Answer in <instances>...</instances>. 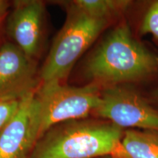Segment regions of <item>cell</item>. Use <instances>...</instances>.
Segmentation results:
<instances>
[{"instance_id":"1","label":"cell","mask_w":158,"mask_h":158,"mask_svg":"<svg viewBox=\"0 0 158 158\" xmlns=\"http://www.w3.org/2000/svg\"><path fill=\"white\" fill-rule=\"evenodd\" d=\"M157 71L158 56L133 38L126 23L106 35L84 67L91 84L106 88L141 81Z\"/></svg>"},{"instance_id":"2","label":"cell","mask_w":158,"mask_h":158,"mask_svg":"<svg viewBox=\"0 0 158 158\" xmlns=\"http://www.w3.org/2000/svg\"><path fill=\"white\" fill-rule=\"evenodd\" d=\"M124 130L106 120L80 118L56 124L35 143L29 158L113 157Z\"/></svg>"},{"instance_id":"3","label":"cell","mask_w":158,"mask_h":158,"mask_svg":"<svg viewBox=\"0 0 158 158\" xmlns=\"http://www.w3.org/2000/svg\"><path fill=\"white\" fill-rule=\"evenodd\" d=\"M101 91L94 84L72 86L64 83L40 84L31 97V127L37 141L56 124L87 118L100 100Z\"/></svg>"},{"instance_id":"4","label":"cell","mask_w":158,"mask_h":158,"mask_svg":"<svg viewBox=\"0 0 158 158\" xmlns=\"http://www.w3.org/2000/svg\"><path fill=\"white\" fill-rule=\"evenodd\" d=\"M64 24L55 37L40 70V84L64 83L74 64L87 50L110 20L100 19L68 3Z\"/></svg>"},{"instance_id":"5","label":"cell","mask_w":158,"mask_h":158,"mask_svg":"<svg viewBox=\"0 0 158 158\" xmlns=\"http://www.w3.org/2000/svg\"><path fill=\"white\" fill-rule=\"evenodd\" d=\"M93 114L117 127L158 131V110L135 91L120 86L106 88Z\"/></svg>"},{"instance_id":"6","label":"cell","mask_w":158,"mask_h":158,"mask_svg":"<svg viewBox=\"0 0 158 158\" xmlns=\"http://www.w3.org/2000/svg\"><path fill=\"white\" fill-rule=\"evenodd\" d=\"M35 60L13 43L0 47V100H21L40 84Z\"/></svg>"},{"instance_id":"7","label":"cell","mask_w":158,"mask_h":158,"mask_svg":"<svg viewBox=\"0 0 158 158\" xmlns=\"http://www.w3.org/2000/svg\"><path fill=\"white\" fill-rule=\"evenodd\" d=\"M45 11L41 1H15L7 18V30L13 43L33 60L42 48Z\"/></svg>"},{"instance_id":"8","label":"cell","mask_w":158,"mask_h":158,"mask_svg":"<svg viewBox=\"0 0 158 158\" xmlns=\"http://www.w3.org/2000/svg\"><path fill=\"white\" fill-rule=\"evenodd\" d=\"M34 92L21 100L17 113L0 129V158H29L30 155L35 145L30 114Z\"/></svg>"},{"instance_id":"9","label":"cell","mask_w":158,"mask_h":158,"mask_svg":"<svg viewBox=\"0 0 158 158\" xmlns=\"http://www.w3.org/2000/svg\"><path fill=\"white\" fill-rule=\"evenodd\" d=\"M114 158H158V131L124 130Z\"/></svg>"},{"instance_id":"10","label":"cell","mask_w":158,"mask_h":158,"mask_svg":"<svg viewBox=\"0 0 158 158\" xmlns=\"http://www.w3.org/2000/svg\"><path fill=\"white\" fill-rule=\"evenodd\" d=\"M72 2L88 14L110 21L126 10L130 4L124 0H76Z\"/></svg>"},{"instance_id":"11","label":"cell","mask_w":158,"mask_h":158,"mask_svg":"<svg viewBox=\"0 0 158 158\" xmlns=\"http://www.w3.org/2000/svg\"><path fill=\"white\" fill-rule=\"evenodd\" d=\"M141 31L150 34L158 40V1L154 2L148 9L141 23Z\"/></svg>"},{"instance_id":"12","label":"cell","mask_w":158,"mask_h":158,"mask_svg":"<svg viewBox=\"0 0 158 158\" xmlns=\"http://www.w3.org/2000/svg\"><path fill=\"white\" fill-rule=\"evenodd\" d=\"M21 101V100H0V129L17 113Z\"/></svg>"},{"instance_id":"13","label":"cell","mask_w":158,"mask_h":158,"mask_svg":"<svg viewBox=\"0 0 158 158\" xmlns=\"http://www.w3.org/2000/svg\"><path fill=\"white\" fill-rule=\"evenodd\" d=\"M9 4L7 2L0 0V23L5 17V15L7 13L8 10Z\"/></svg>"},{"instance_id":"14","label":"cell","mask_w":158,"mask_h":158,"mask_svg":"<svg viewBox=\"0 0 158 158\" xmlns=\"http://www.w3.org/2000/svg\"><path fill=\"white\" fill-rule=\"evenodd\" d=\"M101 158H114V157H110V156H107V157H101Z\"/></svg>"},{"instance_id":"15","label":"cell","mask_w":158,"mask_h":158,"mask_svg":"<svg viewBox=\"0 0 158 158\" xmlns=\"http://www.w3.org/2000/svg\"><path fill=\"white\" fill-rule=\"evenodd\" d=\"M156 97H157V98H158V89L157 90V91H156Z\"/></svg>"}]
</instances>
